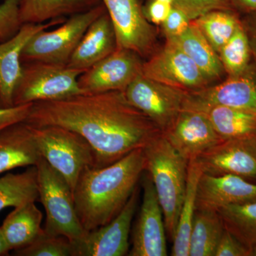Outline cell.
Segmentation results:
<instances>
[{"label": "cell", "mask_w": 256, "mask_h": 256, "mask_svg": "<svg viewBox=\"0 0 256 256\" xmlns=\"http://www.w3.org/2000/svg\"><path fill=\"white\" fill-rule=\"evenodd\" d=\"M24 122L34 127L58 126L78 133L94 150L95 168L108 166L144 148L162 133L121 92L34 102Z\"/></svg>", "instance_id": "cell-1"}, {"label": "cell", "mask_w": 256, "mask_h": 256, "mask_svg": "<svg viewBox=\"0 0 256 256\" xmlns=\"http://www.w3.org/2000/svg\"><path fill=\"white\" fill-rule=\"evenodd\" d=\"M143 148L104 168L88 166L73 190L76 210L88 232L108 224L122 210L146 171Z\"/></svg>", "instance_id": "cell-2"}, {"label": "cell", "mask_w": 256, "mask_h": 256, "mask_svg": "<svg viewBox=\"0 0 256 256\" xmlns=\"http://www.w3.org/2000/svg\"><path fill=\"white\" fill-rule=\"evenodd\" d=\"M146 172L150 176L162 210L166 234L174 240L185 196L188 160L158 134L143 148Z\"/></svg>", "instance_id": "cell-3"}, {"label": "cell", "mask_w": 256, "mask_h": 256, "mask_svg": "<svg viewBox=\"0 0 256 256\" xmlns=\"http://www.w3.org/2000/svg\"><path fill=\"white\" fill-rule=\"evenodd\" d=\"M38 200L46 212L43 229L52 236H63L73 244L87 233L79 220L73 192L58 172L41 158L36 165Z\"/></svg>", "instance_id": "cell-4"}, {"label": "cell", "mask_w": 256, "mask_h": 256, "mask_svg": "<svg viewBox=\"0 0 256 256\" xmlns=\"http://www.w3.org/2000/svg\"><path fill=\"white\" fill-rule=\"evenodd\" d=\"M32 128L42 158L64 176L73 192L82 172L95 166L92 146L78 133L64 128Z\"/></svg>", "instance_id": "cell-5"}, {"label": "cell", "mask_w": 256, "mask_h": 256, "mask_svg": "<svg viewBox=\"0 0 256 256\" xmlns=\"http://www.w3.org/2000/svg\"><path fill=\"white\" fill-rule=\"evenodd\" d=\"M82 73L64 64L42 62L22 63V73L15 88L13 104L24 105L82 94L78 82Z\"/></svg>", "instance_id": "cell-6"}, {"label": "cell", "mask_w": 256, "mask_h": 256, "mask_svg": "<svg viewBox=\"0 0 256 256\" xmlns=\"http://www.w3.org/2000/svg\"><path fill=\"white\" fill-rule=\"evenodd\" d=\"M105 12V6L101 2L69 16L56 30L37 32L24 48L22 63L42 62L67 65L88 28Z\"/></svg>", "instance_id": "cell-7"}, {"label": "cell", "mask_w": 256, "mask_h": 256, "mask_svg": "<svg viewBox=\"0 0 256 256\" xmlns=\"http://www.w3.org/2000/svg\"><path fill=\"white\" fill-rule=\"evenodd\" d=\"M188 92L156 82L141 74L124 94L134 107L148 116L164 133L183 110Z\"/></svg>", "instance_id": "cell-8"}, {"label": "cell", "mask_w": 256, "mask_h": 256, "mask_svg": "<svg viewBox=\"0 0 256 256\" xmlns=\"http://www.w3.org/2000/svg\"><path fill=\"white\" fill-rule=\"evenodd\" d=\"M213 106L234 108L256 114V64L214 86L188 92L184 109L200 111Z\"/></svg>", "instance_id": "cell-9"}, {"label": "cell", "mask_w": 256, "mask_h": 256, "mask_svg": "<svg viewBox=\"0 0 256 256\" xmlns=\"http://www.w3.org/2000/svg\"><path fill=\"white\" fill-rule=\"evenodd\" d=\"M136 52L116 48L111 54L98 62L79 76L78 86L82 94L126 92L140 74L144 62Z\"/></svg>", "instance_id": "cell-10"}, {"label": "cell", "mask_w": 256, "mask_h": 256, "mask_svg": "<svg viewBox=\"0 0 256 256\" xmlns=\"http://www.w3.org/2000/svg\"><path fill=\"white\" fill-rule=\"evenodd\" d=\"M139 200L138 188L126 206L108 224L87 232L73 242V256H124L130 252L131 226Z\"/></svg>", "instance_id": "cell-11"}, {"label": "cell", "mask_w": 256, "mask_h": 256, "mask_svg": "<svg viewBox=\"0 0 256 256\" xmlns=\"http://www.w3.org/2000/svg\"><path fill=\"white\" fill-rule=\"evenodd\" d=\"M142 202L132 232L130 256H166V229L162 210L150 176L144 171Z\"/></svg>", "instance_id": "cell-12"}, {"label": "cell", "mask_w": 256, "mask_h": 256, "mask_svg": "<svg viewBox=\"0 0 256 256\" xmlns=\"http://www.w3.org/2000/svg\"><path fill=\"white\" fill-rule=\"evenodd\" d=\"M112 22L117 48L146 56L156 42L154 28L146 20L138 0H100Z\"/></svg>", "instance_id": "cell-13"}, {"label": "cell", "mask_w": 256, "mask_h": 256, "mask_svg": "<svg viewBox=\"0 0 256 256\" xmlns=\"http://www.w3.org/2000/svg\"><path fill=\"white\" fill-rule=\"evenodd\" d=\"M142 74L156 82L186 92L200 90L210 84L194 62L169 42L143 63Z\"/></svg>", "instance_id": "cell-14"}, {"label": "cell", "mask_w": 256, "mask_h": 256, "mask_svg": "<svg viewBox=\"0 0 256 256\" xmlns=\"http://www.w3.org/2000/svg\"><path fill=\"white\" fill-rule=\"evenodd\" d=\"M204 174L256 178V137L225 140L196 159Z\"/></svg>", "instance_id": "cell-15"}, {"label": "cell", "mask_w": 256, "mask_h": 256, "mask_svg": "<svg viewBox=\"0 0 256 256\" xmlns=\"http://www.w3.org/2000/svg\"><path fill=\"white\" fill-rule=\"evenodd\" d=\"M163 134L176 150L188 161L196 159L223 140L206 114L186 109L180 112L171 127Z\"/></svg>", "instance_id": "cell-16"}, {"label": "cell", "mask_w": 256, "mask_h": 256, "mask_svg": "<svg viewBox=\"0 0 256 256\" xmlns=\"http://www.w3.org/2000/svg\"><path fill=\"white\" fill-rule=\"evenodd\" d=\"M65 20L62 18L43 24H24L14 36L0 42V108L14 106L13 96L22 73L21 56L26 44L37 32L62 24Z\"/></svg>", "instance_id": "cell-17"}, {"label": "cell", "mask_w": 256, "mask_h": 256, "mask_svg": "<svg viewBox=\"0 0 256 256\" xmlns=\"http://www.w3.org/2000/svg\"><path fill=\"white\" fill-rule=\"evenodd\" d=\"M256 201V184L227 174L213 176L202 173L197 188L196 210L218 212L228 205Z\"/></svg>", "instance_id": "cell-18"}, {"label": "cell", "mask_w": 256, "mask_h": 256, "mask_svg": "<svg viewBox=\"0 0 256 256\" xmlns=\"http://www.w3.org/2000/svg\"><path fill=\"white\" fill-rule=\"evenodd\" d=\"M117 48L116 33L107 12L88 28L67 64L84 73Z\"/></svg>", "instance_id": "cell-19"}, {"label": "cell", "mask_w": 256, "mask_h": 256, "mask_svg": "<svg viewBox=\"0 0 256 256\" xmlns=\"http://www.w3.org/2000/svg\"><path fill=\"white\" fill-rule=\"evenodd\" d=\"M41 158L30 124L18 122L0 133V174L22 166H36Z\"/></svg>", "instance_id": "cell-20"}, {"label": "cell", "mask_w": 256, "mask_h": 256, "mask_svg": "<svg viewBox=\"0 0 256 256\" xmlns=\"http://www.w3.org/2000/svg\"><path fill=\"white\" fill-rule=\"evenodd\" d=\"M166 42L178 47L186 54L200 69L210 84L220 79L225 72L218 54L193 21H191L190 26L182 34L166 38Z\"/></svg>", "instance_id": "cell-21"}, {"label": "cell", "mask_w": 256, "mask_h": 256, "mask_svg": "<svg viewBox=\"0 0 256 256\" xmlns=\"http://www.w3.org/2000/svg\"><path fill=\"white\" fill-rule=\"evenodd\" d=\"M42 220L43 214L35 202L15 207L1 226L10 250L23 248L34 242L43 232Z\"/></svg>", "instance_id": "cell-22"}, {"label": "cell", "mask_w": 256, "mask_h": 256, "mask_svg": "<svg viewBox=\"0 0 256 256\" xmlns=\"http://www.w3.org/2000/svg\"><path fill=\"white\" fill-rule=\"evenodd\" d=\"M100 0H20V18L24 24H43L84 12Z\"/></svg>", "instance_id": "cell-23"}, {"label": "cell", "mask_w": 256, "mask_h": 256, "mask_svg": "<svg viewBox=\"0 0 256 256\" xmlns=\"http://www.w3.org/2000/svg\"><path fill=\"white\" fill-rule=\"evenodd\" d=\"M202 173L196 160L188 161L186 192L172 242L171 252L172 256H190V240L196 212L197 188Z\"/></svg>", "instance_id": "cell-24"}, {"label": "cell", "mask_w": 256, "mask_h": 256, "mask_svg": "<svg viewBox=\"0 0 256 256\" xmlns=\"http://www.w3.org/2000/svg\"><path fill=\"white\" fill-rule=\"evenodd\" d=\"M197 111V110H196ZM223 140L256 137V114L224 106L202 109Z\"/></svg>", "instance_id": "cell-25"}, {"label": "cell", "mask_w": 256, "mask_h": 256, "mask_svg": "<svg viewBox=\"0 0 256 256\" xmlns=\"http://www.w3.org/2000/svg\"><path fill=\"white\" fill-rule=\"evenodd\" d=\"M225 230L218 212L196 210L190 240V256H215Z\"/></svg>", "instance_id": "cell-26"}, {"label": "cell", "mask_w": 256, "mask_h": 256, "mask_svg": "<svg viewBox=\"0 0 256 256\" xmlns=\"http://www.w3.org/2000/svg\"><path fill=\"white\" fill-rule=\"evenodd\" d=\"M38 198L37 169L31 166L18 174L0 178V212L8 207H18Z\"/></svg>", "instance_id": "cell-27"}, {"label": "cell", "mask_w": 256, "mask_h": 256, "mask_svg": "<svg viewBox=\"0 0 256 256\" xmlns=\"http://www.w3.org/2000/svg\"><path fill=\"white\" fill-rule=\"evenodd\" d=\"M224 227L250 250L256 248V201L218 210Z\"/></svg>", "instance_id": "cell-28"}, {"label": "cell", "mask_w": 256, "mask_h": 256, "mask_svg": "<svg viewBox=\"0 0 256 256\" xmlns=\"http://www.w3.org/2000/svg\"><path fill=\"white\" fill-rule=\"evenodd\" d=\"M217 54L236 31L240 22L222 10H214L192 20Z\"/></svg>", "instance_id": "cell-29"}, {"label": "cell", "mask_w": 256, "mask_h": 256, "mask_svg": "<svg viewBox=\"0 0 256 256\" xmlns=\"http://www.w3.org/2000/svg\"><path fill=\"white\" fill-rule=\"evenodd\" d=\"M218 55L224 72L228 76L240 74L248 66L252 50L247 32L242 24Z\"/></svg>", "instance_id": "cell-30"}, {"label": "cell", "mask_w": 256, "mask_h": 256, "mask_svg": "<svg viewBox=\"0 0 256 256\" xmlns=\"http://www.w3.org/2000/svg\"><path fill=\"white\" fill-rule=\"evenodd\" d=\"M73 244L63 236H52L43 230L31 244L14 250L16 256H73Z\"/></svg>", "instance_id": "cell-31"}, {"label": "cell", "mask_w": 256, "mask_h": 256, "mask_svg": "<svg viewBox=\"0 0 256 256\" xmlns=\"http://www.w3.org/2000/svg\"><path fill=\"white\" fill-rule=\"evenodd\" d=\"M20 0H4L0 4V42L8 41L22 26L20 18Z\"/></svg>", "instance_id": "cell-32"}, {"label": "cell", "mask_w": 256, "mask_h": 256, "mask_svg": "<svg viewBox=\"0 0 256 256\" xmlns=\"http://www.w3.org/2000/svg\"><path fill=\"white\" fill-rule=\"evenodd\" d=\"M172 4L184 12L191 21L210 11L226 8L224 0H172Z\"/></svg>", "instance_id": "cell-33"}, {"label": "cell", "mask_w": 256, "mask_h": 256, "mask_svg": "<svg viewBox=\"0 0 256 256\" xmlns=\"http://www.w3.org/2000/svg\"><path fill=\"white\" fill-rule=\"evenodd\" d=\"M191 20L182 10L172 6L169 15L162 24L166 38L180 36L190 26Z\"/></svg>", "instance_id": "cell-34"}, {"label": "cell", "mask_w": 256, "mask_h": 256, "mask_svg": "<svg viewBox=\"0 0 256 256\" xmlns=\"http://www.w3.org/2000/svg\"><path fill=\"white\" fill-rule=\"evenodd\" d=\"M215 256H250V252L233 234L225 228L218 242Z\"/></svg>", "instance_id": "cell-35"}, {"label": "cell", "mask_w": 256, "mask_h": 256, "mask_svg": "<svg viewBox=\"0 0 256 256\" xmlns=\"http://www.w3.org/2000/svg\"><path fill=\"white\" fill-rule=\"evenodd\" d=\"M32 104L0 108V133L12 124L24 122L31 110Z\"/></svg>", "instance_id": "cell-36"}, {"label": "cell", "mask_w": 256, "mask_h": 256, "mask_svg": "<svg viewBox=\"0 0 256 256\" xmlns=\"http://www.w3.org/2000/svg\"><path fill=\"white\" fill-rule=\"evenodd\" d=\"M172 4L163 0H152L143 10L146 20L154 24H162L168 18Z\"/></svg>", "instance_id": "cell-37"}, {"label": "cell", "mask_w": 256, "mask_h": 256, "mask_svg": "<svg viewBox=\"0 0 256 256\" xmlns=\"http://www.w3.org/2000/svg\"><path fill=\"white\" fill-rule=\"evenodd\" d=\"M245 30L250 42L252 56L256 64V20L248 24L247 28H245Z\"/></svg>", "instance_id": "cell-38"}, {"label": "cell", "mask_w": 256, "mask_h": 256, "mask_svg": "<svg viewBox=\"0 0 256 256\" xmlns=\"http://www.w3.org/2000/svg\"><path fill=\"white\" fill-rule=\"evenodd\" d=\"M10 252L11 250H10L9 246L5 239L2 229L0 226V256H9Z\"/></svg>", "instance_id": "cell-39"}, {"label": "cell", "mask_w": 256, "mask_h": 256, "mask_svg": "<svg viewBox=\"0 0 256 256\" xmlns=\"http://www.w3.org/2000/svg\"><path fill=\"white\" fill-rule=\"evenodd\" d=\"M242 6L248 9L256 10V0H237Z\"/></svg>", "instance_id": "cell-40"}, {"label": "cell", "mask_w": 256, "mask_h": 256, "mask_svg": "<svg viewBox=\"0 0 256 256\" xmlns=\"http://www.w3.org/2000/svg\"><path fill=\"white\" fill-rule=\"evenodd\" d=\"M250 256H256V248L252 250V252H250Z\"/></svg>", "instance_id": "cell-41"}, {"label": "cell", "mask_w": 256, "mask_h": 256, "mask_svg": "<svg viewBox=\"0 0 256 256\" xmlns=\"http://www.w3.org/2000/svg\"><path fill=\"white\" fill-rule=\"evenodd\" d=\"M163 1L168 2L172 3V0H163Z\"/></svg>", "instance_id": "cell-42"}]
</instances>
